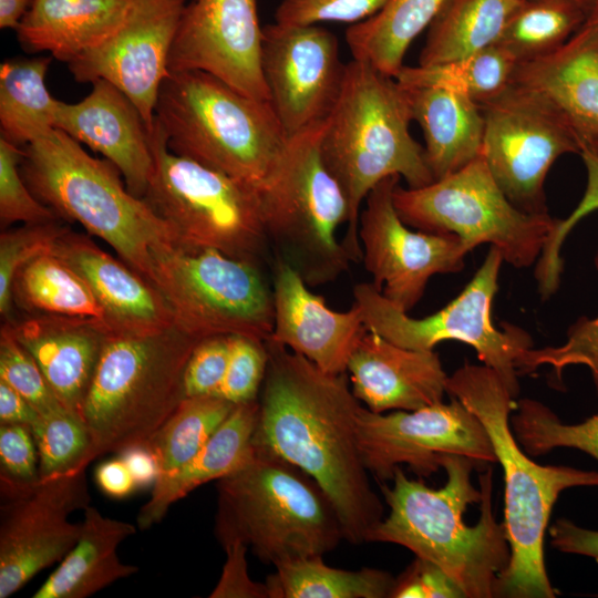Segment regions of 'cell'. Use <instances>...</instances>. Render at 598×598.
Listing matches in <instances>:
<instances>
[{
	"instance_id": "6da1fadb",
	"label": "cell",
	"mask_w": 598,
	"mask_h": 598,
	"mask_svg": "<svg viewBox=\"0 0 598 598\" xmlns=\"http://www.w3.org/2000/svg\"><path fill=\"white\" fill-rule=\"evenodd\" d=\"M268 365L258 396L252 443L312 476L332 501L344 540L362 544L384 517L358 439L360 401L348 373L322 371L287 347L266 340Z\"/></svg>"
},
{
	"instance_id": "7a4b0ae2",
	"label": "cell",
	"mask_w": 598,
	"mask_h": 598,
	"mask_svg": "<svg viewBox=\"0 0 598 598\" xmlns=\"http://www.w3.org/2000/svg\"><path fill=\"white\" fill-rule=\"evenodd\" d=\"M446 482L432 488L409 478L399 467L392 485L381 483L389 507L368 542L391 543L442 568L465 598H493L498 575L511 558L503 523L493 507V468L480 474V488L472 483L477 465L456 454L442 456Z\"/></svg>"
},
{
	"instance_id": "3957f363",
	"label": "cell",
	"mask_w": 598,
	"mask_h": 598,
	"mask_svg": "<svg viewBox=\"0 0 598 598\" xmlns=\"http://www.w3.org/2000/svg\"><path fill=\"white\" fill-rule=\"evenodd\" d=\"M446 392L481 421L504 473L503 525L511 558L497 577L494 597H556L544 560L551 509L561 492L598 486V471L534 462L511 427L515 398L489 367L463 364L447 378Z\"/></svg>"
},
{
	"instance_id": "277c9868",
	"label": "cell",
	"mask_w": 598,
	"mask_h": 598,
	"mask_svg": "<svg viewBox=\"0 0 598 598\" xmlns=\"http://www.w3.org/2000/svg\"><path fill=\"white\" fill-rule=\"evenodd\" d=\"M404 86L368 62L352 59L338 102L321 135L322 159L342 188L349 218L342 245L352 261L362 258L359 218L369 192L399 175L410 188L434 182L422 147L411 135Z\"/></svg>"
},
{
	"instance_id": "5b68a950",
	"label": "cell",
	"mask_w": 598,
	"mask_h": 598,
	"mask_svg": "<svg viewBox=\"0 0 598 598\" xmlns=\"http://www.w3.org/2000/svg\"><path fill=\"white\" fill-rule=\"evenodd\" d=\"M214 533L224 547L241 543L279 566L323 556L344 540L338 512L307 472L251 442L246 460L217 480Z\"/></svg>"
},
{
	"instance_id": "8992f818",
	"label": "cell",
	"mask_w": 598,
	"mask_h": 598,
	"mask_svg": "<svg viewBox=\"0 0 598 598\" xmlns=\"http://www.w3.org/2000/svg\"><path fill=\"white\" fill-rule=\"evenodd\" d=\"M22 148L20 171L33 195L59 218L79 223L104 240L150 282L153 251L178 240L172 227L127 189L118 168L91 156L59 128Z\"/></svg>"
},
{
	"instance_id": "52a82bcc",
	"label": "cell",
	"mask_w": 598,
	"mask_h": 598,
	"mask_svg": "<svg viewBox=\"0 0 598 598\" xmlns=\"http://www.w3.org/2000/svg\"><path fill=\"white\" fill-rule=\"evenodd\" d=\"M198 341L175 324L107 331L82 408L91 437L86 467L106 453L147 444L186 398L184 371Z\"/></svg>"
},
{
	"instance_id": "ba28073f",
	"label": "cell",
	"mask_w": 598,
	"mask_h": 598,
	"mask_svg": "<svg viewBox=\"0 0 598 598\" xmlns=\"http://www.w3.org/2000/svg\"><path fill=\"white\" fill-rule=\"evenodd\" d=\"M155 122L174 154L259 187L288 136L269 101L241 93L204 71L169 72Z\"/></svg>"
},
{
	"instance_id": "9c48e42d",
	"label": "cell",
	"mask_w": 598,
	"mask_h": 598,
	"mask_svg": "<svg viewBox=\"0 0 598 598\" xmlns=\"http://www.w3.org/2000/svg\"><path fill=\"white\" fill-rule=\"evenodd\" d=\"M326 121L288 137L258 187L274 255L286 259L309 287L334 281L352 261L338 238L339 227L348 223V202L320 151Z\"/></svg>"
},
{
	"instance_id": "30bf717a",
	"label": "cell",
	"mask_w": 598,
	"mask_h": 598,
	"mask_svg": "<svg viewBox=\"0 0 598 598\" xmlns=\"http://www.w3.org/2000/svg\"><path fill=\"white\" fill-rule=\"evenodd\" d=\"M154 172L144 200L179 244L271 266L258 187L169 151L154 121Z\"/></svg>"
},
{
	"instance_id": "8fae6325",
	"label": "cell",
	"mask_w": 598,
	"mask_h": 598,
	"mask_svg": "<svg viewBox=\"0 0 598 598\" xmlns=\"http://www.w3.org/2000/svg\"><path fill=\"white\" fill-rule=\"evenodd\" d=\"M264 268L215 249L172 243L153 251L150 282L185 333L199 340L240 334L266 341L274 329V296Z\"/></svg>"
},
{
	"instance_id": "7c38bea8",
	"label": "cell",
	"mask_w": 598,
	"mask_h": 598,
	"mask_svg": "<svg viewBox=\"0 0 598 598\" xmlns=\"http://www.w3.org/2000/svg\"><path fill=\"white\" fill-rule=\"evenodd\" d=\"M393 203L409 227L455 235L468 251L489 244L516 268L536 264L557 220L549 213L517 208L493 177L482 154L425 186L404 188L398 184Z\"/></svg>"
},
{
	"instance_id": "4fadbf2b",
	"label": "cell",
	"mask_w": 598,
	"mask_h": 598,
	"mask_svg": "<svg viewBox=\"0 0 598 598\" xmlns=\"http://www.w3.org/2000/svg\"><path fill=\"white\" fill-rule=\"evenodd\" d=\"M499 250L491 247L483 264L462 292L439 311L412 318L372 282L353 287V305L359 309L367 330L412 350H434L446 340L471 346L483 364L493 369L513 398L519 394L517 361L529 348L532 337L522 328L497 329L491 318L493 299L498 289L503 264Z\"/></svg>"
},
{
	"instance_id": "5bb4252c",
	"label": "cell",
	"mask_w": 598,
	"mask_h": 598,
	"mask_svg": "<svg viewBox=\"0 0 598 598\" xmlns=\"http://www.w3.org/2000/svg\"><path fill=\"white\" fill-rule=\"evenodd\" d=\"M482 155L508 199L527 213H548L544 183L563 155L579 154L581 138L543 97L512 83L481 105Z\"/></svg>"
},
{
	"instance_id": "9a60e30c",
	"label": "cell",
	"mask_w": 598,
	"mask_h": 598,
	"mask_svg": "<svg viewBox=\"0 0 598 598\" xmlns=\"http://www.w3.org/2000/svg\"><path fill=\"white\" fill-rule=\"evenodd\" d=\"M363 463L380 483L402 465L425 478L442 468L444 454L471 458L477 468L497 463L481 421L456 398L413 411L383 414L361 406L357 419Z\"/></svg>"
},
{
	"instance_id": "2e32d148",
	"label": "cell",
	"mask_w": 598,
	"mask_h": 598,
	"mask_svg": "<svg viewBox=\"0 0 598 598\" xmlns=\"http://www.w3.org/2000/svg\"><path fill=\"white\" fill-rule=\"evenodd\" d=\"M401 177L392 175L367 195L359 218V240L372 285L409 312L422 298L431 277L456 274L470 252L452 234L413 230L401 219L393 192Z\"/></svg>"
},
{
	"instance_id": "e0dca14e",
	"label": "cell",
	"mask_w": 598,
	"mask_h": 598,
	"mask_svg": "<svg viewBox=\"0 0 598 598\" xmlns=\"http://www.w3.org/2000/svg\"><path fill=\"white\" fill-rule=\"evenodd\" d=\"M86 468L40 478L1 498L0 598L21 589L41 570L61 561L76 544L82 523L69 517L91 502Z\"/></svg>"
},
{
	"instance_id": "ac0fdd59",
	"label": "cell",
	"mask_w": 598,
	"mask_h": 598,
	"mask_svg": "<svg viewBox=\"0 0 598 598\" xmlns=\"http://www.w3.org/2000/svg\"><path fill=\"white\" fill-rule=\"evenodd\" d=\"M337 37L318 24L262 28L260 68L269 102L288 137L326 121L346 75Z\"/></svg>"
},
{
	"instance_id": "d6986e66",
	"label": "cell",
	"mask_w": 598,
	"mask_h": 598,
	"mask_svg": "<svg viewBox=\"0 0 598 598\" xmlns=\"http://www.w3.org/2000/svg\"><path fill=\"white\" fill-rule=\"evenodd\" d=\"M186 0H132L120 28L97 47L70 63L80 83L105 80L136 106L150 131L154 127L159 89Z\"/></svg>"
},
{
	"instance_id": "ffe728a7",
	"label": "cell",
	"mask_w": 598,
	"mask_h": 598,
	"mask_svg": "<svg viewBox=\"0 0 598 598\" xmlns=\"http://www.w3.org/2000/svg\"><path fill=\"white\" fill-rule=\"evenodd\" d=\"M261 33L257 0H192L181 17L168 70L204 71L269 101L260 68Z\"/></svg>"
},
{
	"instance_id": "44dd1931",
	"label": "cell",
	"mask_w": 598,
	"mask_h": 598,
	"mask_svg": "<svg viewBox=\"0 0 598 598\" xmlns=\"http://www.w3.org/2000/svg\"><path fill=\"white\" fill-rule=\"evenodd\" d=\"M274 329L268 340L307 358L327 373L347 372L348 361L367 331L359 309L334 311L312 292L301 275L281 256L270 266Z\"/></svg>"
},
{
	"instance_id": "7402d4cb",
	"label": "cell",
	"mask_w": 598,
	"mask_h": 598,
	"mask_svg": "<svg viewBox=\"0 0 598 598\" xmlns=\"http://www.w3.org/2000/svg\"><path fill=\"white\" fill-rule=\"evenodd\" d=\"M92 84L78 103L58 100L54 126L101 153L118 168L127 189L144 198L154 172L152 131L120 89L105 80Z\"/></svg>"
},
{
	"instance_id": "603a6c76",
	"label": "cell",
	"mask_w": 598,
	"mask_h": 598,
	"mask_svg": "<svg viewBox=\"0 0 598 598\" xmlns=\"http://www.w3.org/2000/svg\"><path fill=\"white\" fill-rule=\"evenodd\" d=\"M352 392L375 413L443 401L448 375L434 350H412L367 330L347 365Z\"/></svg>"
},
{
	"instance_id": "cb8c5ba5",
	"label": "cell",
	"mask_w": 598,
	"mask_h": 598,
	"mask_svg": "<svg viewBox=\"0 0 598 598\" xmlns=\"http://www.w3.org/2000/svg\"><path fill=\"white\" fill-rule=\"evenodd\" d=\"M32 355L61 404L82 419V408L107 327L94 318L28 316L4 321Z\"/></svg>"
},
{
	"instance_id": "d4e9b609",
	"label": "cell",
	"mask_w": 598,
	"mask_h": 598,
	"mask_svg": "<svg viewBox=\"0 0 598 598\" xmlns=\"http://www.w3.org/2000/svg\"><path fill=\"white\" fill-rule=\"evenodd\" d=\"M52 251L86 282L109 331H143L174 324L155 287L91 238L68 228Z\"/></svg>"
},
{
	"instance_id": "484cf974",
	"label": "cell",
	"mask_w": 598,
	"mask_h": 598,
	"mask_svg": "<svg viewBox=\"0 0 598 598\" xmlns=\"http://www.w3.org/2000/svg\"><path fill=\"white\" fill-rule=\"evenodd\" d=\"M512 83L548 102L581 142L598 138V25L585 22L555 51L517 63Z\"/></svg>"
},
{
	"instance_id": "4316f807",
	"label": "cell",
	"mask_w": 598,
	"mask_h": 598,
	"mask_svg": "<svg viewBox=\"0 0 598 598\" xmlns=\"http://www.w3.org/2000/svg\"><path fill=\"white\" fill-rule=\"evenodd\" d=\"M132 0H31L17 28L29 52H50L70 63L112 35L125 20Z\"/></svg>"
},
{
	"instance_id": "83f0119b",
	"label": "cell",
	"mask_w": 598,
	"mask_h": 598,
	"mask_svg": "<svg viewBox=\"0 0 598 598\" xmlns=\"http://www.w3.org/2000/svg\"><path fill=\"white\" fill-rule=\"evenodd\" d=\"M404 89L412 120L423 132L425 158L434 181L455 173L482 154L484 115L478 103L440 87Z\"/></svg>"
},
{
	"instance_id": "f1b7e54d",
	"label": "cell",
	"mask_w": 598,
	"mask_h": 598,
	"mask_svg": "<svg viewBox=\"0 0 598 598\" xmlns=\"http://www.w3.org/2000/svg\"><path fill=\"white\" fill-rule=\"evenodd\" d=\"M135 533L133 524L106 517L89 505L76 544L32 597L86 598L136 574L138 567L121 561L116 551Z\"/></svg>"
},
{
	"instance_id": "f546056e",
	"label": "cell",
	"mask_w": 598,
	"mask_h": 598,
	"mask_svg": "<svg viewBox=\"0 0 598 598\" xmlns=\"http://www.w3.org/2000/svg\"><path fill=\"white\" fill-rule=\"evenodd\" d=\"M258 408V399L237 404L189 462L155 483L150 499L137 514L140 529L158 524L174 503L200 485L229 474L246 460L251 448Z\"/></svg>"
},
{
	"instance_id": "4dcf8cb0",
	"label": "cell",
	"mask_w": 598,
	"mask_h": 598,
	"mask_svg": "<svg viewBox=\"0 0 598 598\" xmlns=\"http://www.w3.org/2000/svg\"><path fill=\"white\" fill-rule=\"evenodd\" d=\"M523 0H445L427 28L419 65L465 58L496 44Z\"/></svg>"
},
{
	"instance_id": "1f68e13d",
	"label": "cell",
	"mask_w": 598,
	"mask_h": 598,
	"mask_svg": "<svg viewBox=\"0 0 598 598\" xmlns=\"http://www.w3.org/2000/svg\"><path fill=\"white\" fill-rule=\"evenodd\" d=\"M445 0H388L373 17L351 25L346 41L355 60L395 76L415 38L429 28Z\"/></svg>"
},
{
	"instance_id": "d6a6232c",
	"label": "cell",
	"mask_w": 598,
	"mask_h": 598,
	"mask_svg": "<svg viewBox=\"0 0 598 598\" xmlns=\"http://www.w3.org/2000/svg\"><path fill=\"white\" fill-rule=\"evenodd\" d=\"M52 56L13 58L0 65L1 137L24 147L54 126L58 100L45 86Z\"/></svg>"
},
{
	"instance_id": "836d02e7",
	"label": "cell",
	"mask_w": 598,
	"mask_h": 598,
	"mask_svg": "<svg viewBox=\"0 0 598 598\" xmlns=\"http://www.w3.org/2000/svg\"><path fill=\"white\" fill-rule=\"evenodd\" d=\"M13 305L29 316L94 318L103 312L82 277L52 250L23 265L11 288Z\"/></svg>"
},
{
	"instance_id": "e575fe53",
	"label": "cell",
	"mask_w": 598,
	"mask_h": 598,
	"mask_svg": "<svg viewBox=\"0 0 598 598\" xmlns=\"http://www.w3.org/2000/svg\"><path fill=\"white\" fill-rule=\"evenodd\" d=\"M394 581L381 569L346 570L313 556L276 566L265 582L270 598H385L391 597Z\"/></svg>"
},
{
	"instance_id": "d590c367",
	"label": "cell",
	"mask_w": 598,
	"mask_h": 598,
	"mask_svg": "<svg viewBox=\"0 0 598 598\" xmlns=\"http://www.w3.org/2000/svg\"><path fill=\"white\" fill-rule=\"evenodd\" d=\"M517 65L499 44L480 52L430 66H405L394 76L403 86H433L460 93L480 105L503 93Z\"/></svg>"
},
{
	"instance_id": "8d00e7d4",
	"label": "cell",
	"mask_w": 598,
	"mask_h": 598,
	"mask_svg": "<svg viewBox=\"0 0 598 598\" xmlns=\"http://www.w3.org/2000/svg\"><path fill=\"white\" fill-rule=\"evenodd\" d=\"M235 406L219 395L184 398L145 444L157 462V481L189 462Z\"/></svg>"
},
{
	"instance_id": "74e56055",
	"label": "cell",
	"mask_w": 598,
	"mask_h": 598,
	"mask_svg": "<svg viewBox=\"0 0 598 598\" xmlns=\"http://www.w3.org/2000/svg\"><path fill=\"white\" fill-rule=\"evenodd\" d=\"M588 10L573 0H523L496 44L519 62L561 47L585 22Z\"/></svg>"
},
{
	"instance_id": "f35d334b",
	"label": "cell",
	"mask_w": 598,
	"mask_h": 598,
	"mask_svg": "<svg viewBox=\"0 0 598 598\" xmlns=\"http://www.w3.org/2000/svg\"><path fill=\"white\" fill-rule=\"evenodd\" d=\"M512 431L530 456H539L557 447L579 450L598 461V413L584 422L567 424L544 403L522 399L511 414Z\"/></svg>"
},
{
	"instance_id": "ab89813d",
	"label": "cell",
	"mask_w": 598,
	"mask_h": 598,
	"mask_svg": "<svg viewBox=\"0 0 598 598\" xmlns=\"http://www.w3.org/2000/svg\"><path fill=\"white\" fill-rule=\"evenodd\" d=\"M31 431L39 455L40 478L86 468L84 462L91 437L81 417L66 410L40 415Z\"/></svg>"
},
{
	"instance_id": "60d3db41",
	"label": "cell",
	"mask_w": 598,
	"mask_h": 598,
	"mask_svg": "<svg viewBox=\"0 0 598 598\" xmlns=\"http://www.w3.org/2000/svg\"><path fill=\"white\" fill-rule=\"evenodd\" d=\"M68 228L56 219L40 224H22L19 228L1 233L0 313L4 321L13 319L11 288L16 272L31 259L51 251Z\"/></svg>"
},
{
	"instance_id": "b9f144b4",
	"label": "cell",
	"mask_w": 598,
	"mask_h": 598,
	"mask_svg": "<svg viewBox=\"0 0 598 598\" xmlns=\"http://www.w3.org/2000/svg\"><path fill=\"white\" fill-rule=\"evenodd\" d=\"M579 155L587 172L584 195L566 218L556 220L555 227L536 261L535 278L543 299H548L558 290L564 266L560 249L568 234L582 218L598 210V156L584 145Z\"/></svg>"
},
{
	"instance_id": "7bdbcfd3",
	"label": "cell",
	"mask_w": 598,
	"mask_h": 598,
	"mask_svg": "<svg viewBox=\"0 0 598 598\" xmlns=\"http://www.w3.org/2000/svg\"><path fill=\"white\" fill-rule=\"evenodd\" d=\"M594 262L598 270V249ZM543 365H550L558 377L567 367H587L598 394V316L577 319L559 346L527 349L517 361V372L518 375L530 373Z\"/></svg>"
},
{
	"instance_id": "ee69618b",
	"label": "cell",
	"mask_w": 598,
	"mask_h": 598,
	"mask_svg": "<svg viewBox=\"0 0 598 598\" xmlns=\"http://www.w3.org/2000/svg\"><path fill=\"white\" fill-rule=\"evenodd\" d=\"M23 148L0 137V221L1 227L16 223L40 224L59 219L41 203L25 183L20 164Z\"/></svg>"
},
{
	"instance_id": "f6af8a7d",
	"label": "cell",
	"mask_w": 598,
	"mask_h": 598,
	"mask_svg": "<svg viewBox=\"0 0 598 598\" xmlns=\"http://www.w3.org/2000/svg\"><path fill=\"white\" fill-rule=\"evenodd\" d=\"M0 380L17 390L41 415L66 410L35 360L12 336L6 322L0 329Z\"/></svg>"
},
{
	"instance_id": "bcb514c9",
	"label": "cell",
	"mask_w": 598,
	"mask_h": 598,
	"mask_svg": "<svg viewBox=\"0 0 598 598\" xmlns=\"http://www.w3.org/2000/svg\"><path fill=\"white\" fill-rule=\"evenodd\" d=\"M267 365L266 341L248 336H230L228 365L218 395L236 405L257 400Z\"/></svg>"
},
{
	"instance_id": "7dc6e473",
	"label": "cell",
	"mask_w": 598,
	"mask_h": 598,
	"mask_svg": "<svg viewBox=\"0 0 598 598\" xmlns=\"http://www.w3.org/2000/svg\"><path fill=\"white\" fill-rule=\"evenodd\" d=\"M39 480V455L31 427L0 424L1 498L27 489Z\"/></svg>"
},
{
	"instance_id": "c3c4849f",
	"label": "cell",
	"mask_w": 598,
	"mask_h": 598,
	"mask_svg": "<svg viewBox=\"0 0 598 598\" xmlns=\"http://www.w3.org/2000/svg\"><path fill=\"white\" fill-rule=\"evenodd\" d=\"M388 0H281L275 22L318 24L339 22L357 24L377 14Z\"/></svg>"
},
{
	"instance_id": "681fc988",
	"label": "cell",
	"mask_w": 598,
	"mask_h": 598,
	"mask_svg": "<svg viewBox=\"0 0 598 598\" xmlns=\"http://www.w3.org/2000/svg\"><path fill=\"white\" fill-rule=\"evenodd\" d=\"M229 352L230 336H214L198 341L184 371L185 396L218 395Z\"/></svg>"
},
{
	"instance_id": "f907efd6",
	"label": "cell",
	"mask_w": 598,
	"mask_h": 598,
	"mask_svg": "<svg viewBox=\"0 0 598 598\" xmlns=\"http://www.w3.org/2000/svg\"><path fill=\"white\" fill-rule=\"evenodd\" d=\"M392 598H465L457 584L437 565L416 557L395 578Z\"/></svg>"
},
{
	"instance_id": "816d5d0a",
	"label": "cell",
	"mask_w": 598,
	"mask_h": 598,
	"mask_svg": "<svg viewBox=\"0 0 598 598\" xmlns=\"http://www.w3.org/2000/svg\"><path fill=\"white\" fill-rule=\"evenodd\" d=\"M226 560L210 598H270L266 582L251 579L246 554L248 547L234 543L224 547Z\"/></svg>"
},
{
	"instance_id": "f5cc1de1",
	"label": "cell",
	"mask_w": 598,
	"mask_h": 598,
	"mask_svg": "<svg viewBox=\"0 0 598 598\" xmlns=\"http://www.w3.org/2000/svg\"><path fill=\"white\" fill-rule=\"evenodd\" d=\"M548 532L555 549L591 557L598 563V530L581 527L568 518H558Z\"/></svg>"
},
{
	"instance_id": "db71d44e",
	"label": "cell",
	"mask_w": 598,
	"mask_h": 598,
	"mask_svg": "<svg viewBox=\"0 0 598 598\" xmlns=\"http://www.w3.org/2000/svg\"><path fill=\"white\" fill-rule=\"evenodd\" d=\"M94 480L101 492L112 498L127 497L137 489L128 467L120 456L100 463Z\"/></svg>"
},
{
	"instance_id": "11a10c76",
	"label": "cell",
	"mask_w": 598,
	"mask_h": 598,
	"mask_svg": "<svg viewBox=\"0 0 598 598\" xmlns=\"http://www.w3.org/2000/svg\"><path fill=\"white\" fill-rule=\"evenodd\" d=\"M40 415L17 390L0 380V424H23L32 427Z\"/></svg>"
},
{
	"instance_id": "9f6ffc18",
	"label": "cell",
	"mask_w": 598,
	"mask_h": 598,
	"mask_svg": "<svg viewBox=\"0 0 598 598\" xmlns=\"http://www.w3.org/2000/svg\"><path fill=\"white\" fill-rule=\"evenodd\" d=\"M118 456L128 467L137 488L154 486L158 478L157 462L146 445L128 447Z\"/></svg>"
},
{
	"instance_id": "6f0895ef",
	"label": "cell",
	"mask_w": 598,
	"mask_h": 598,
	"mask_svg": "<svg viewBox=\"0 0 598 598\" xmlns=\"http://www.w3.org/2000/svg\"><path fill=\"white\" fill-rule=\"evenodd\" d=\"M30 4L31 0H0V28L17 30Z\"/></svg>"
},
{
	"instance_id": "680465c9",
	"label": "cell",
	"mask_w": 598,
	"mask_h": 598,
	"mask_svg": "<svg viewBox=\"0 0 598 598\" xmlns=\"http://www.w3.org/2000/svg\"><path fill=\"white\" fill-rule=\"evenodd\" d=\"M586 22L594 23L598 25V0H592Z\"/></svg>"
},
{
	"instance_id": "91938a15",
	"label": "cell",
	"mask_w": 598,
	"mask_h": 598,
	"mask_svg": "<svg viewBox=\"0 0 598 598\" xmlns=\"http://www.w3.org/2000/svg\"><path fill=\"white\" fill-rule=\"evenodd\" d=\"M588 147L591 152H594L598 156V138L584 141L581 142V146Z\"/></svg>"
},
{
	"instance_id": "94428289",
	"label": "cell",
	"mask_w": 598,
	"mask_h": 598,
	"mask_svg": "<svg viewBox=\"0 0 598 598\" xmlns=\"http://www.w3.org/2000/svg\"><path fill=\"white\" fill-rule=\"evenodd\" d=\"M573 1L584 6L588 11H589L590 4L592 2V0H573Z\"/></svg>"
}]
</instances>
